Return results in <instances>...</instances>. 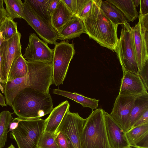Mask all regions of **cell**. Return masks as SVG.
I'll return each mask as SVG.
<instances>
[{"instance_id":"cell-1","label":"cell","mask_w":148,"mask_h":148,"mask_svg":"<svg viewBox=\"0 0 148 148\" xmlns=\"http://www.w3.org/2000/svg\"><path fill=\"white\" fill-rule=\"evenodd\" d=\"M14 113L22 119L41 118L50 114L53 109L52 98L26 87L15 97L12 104Z\"/></svg>"},{"instance_id":"cell-2","label":"cell","mask_w":148,"mask_h":148,"mask_svg":"<svg viewBox=\"0 0 148 148\" xmlns=\"http://www.w3.org/2000/svg\"><path fill=\"white\" fill-rule=\"evenodd\" d=\"M101 1L95 0L90 14L82 21L86 34L101 46L114 51L119 40L118 26L113 24L100 10Z\"/></svg>"},{"instance_id":"cell-3","label":"cell","mask_w":148,"mask_h":148,"mask_svg":"<svg viewBox=\"0 0 148 148\" xmlns=\"http://www.w3.org/2000/svg\"><path fill=\"white\" fill-rule=\"evenodd\" d=\"M105 112L102 108L96 109L86 119L80 137L81 148H111L106 128Z\"/></svg>"},{"instance_id":"cell-4","label":"cell","mask_w":148,"mask_h":148,"mask_svg":"<svg viewBox=\"0 0 148 148\" xmlns=\"http://www.w3.org/2000/svg\"><path fill=\"white\" fill-rule=\"evenodd\" d=\"M17 127L11 131L10 137L16 141L18 148H38L44 128V120L41 118L22 119L18 118Z\"/></svg>"},{"instance_id":"cell-5","label":"cell","mask_w":148,"mask_h":148,"mask_svg":"<svg viewBox=\"0 0 148 148\" xmlns=\"http://www.w3.org/2000/svg\"><path fill=\"white\" fill-rule=\"evenodd\" d=\"M121 26L120 37L114 51L116 53L123 72L127 71L138 75L132 28L127 22Z\"/></svg>"},{"instance_id":"cell-6","label":"cell","mask_w":148,"mask_h":148,"mask_svg":"<svg viewBox=\"0 0 148 148\" xmlns=\"http://www.w3.org/2000/svg\"><path fill=\"white\" fill-rule=\"evenodd\" d=\"M27 87L45 95H49L53 83V62H32L26 60Z\"/></svg>"},{"instance_id":"cell-7","label":"cell","mask_w":148,"mask_h":148,"mask_svg":"<svg viewBox=\"0 0 148 148\" xmlns=\"http://www.w3.org/2000/svg\"><path fill=\"white\" fill-rule=\"evenodd\" d=\"M75 53L74 44L67 41L57 42L53 49V83L62 84L71 61Z\"/></svg>"},{"instance_id":"cell-8","label":"cell","mask_w":148,"mask_h":148,"mask_svg":"<svg viewBox=\"0 0 148 148\" xmlns=\"http://www.w3.org/2000/svg\"><path fill=\"white\" fill-rule=\"evenodd\" d=\"M23 4V19L44 41L47 43L55 45L58 39V35L51 23L39 15L27 0L24 1Z\"/></svg>"},{"instance_id":"cell-9","label":"cell","mask_w":148,"mask_h":148,"mask_svg":"<svg viewBox=\"0 0 148 148\" xmlns=\"http://www.w3.org/2000/svg\"><path fill=\"white\" fill-rule=\"evenodd\" d=\"M85 121L77 112H71L69 109L56 132L60 131L65 135L71 148H81L80 137Z\"/></svg>"},{"instance_id":"cell-10","label":"cell","mask_w":148,"mask_h":148,"mask_svg":"<svg viewBox=\"0 0 148 148\" xmlns=\"http://www.w3.org/2000/svg\"><path fill=\"white\" fill-rule=\"evenodd\" d=\"M21 34L18 31L11 38L4 40L0 47L2 83L7 81L11 66L14 59L22 54L21 43Z\"/></svg>"},{"instance_id":"cell-11","label":"cell","mask_w":148,"mask_h":148,"mask_svg":"<svg viewBox=\"0 0 148 148\" xmlns=\"http://www.w3.org/2000/svg\"><path fill=\"white\" fill-rule=\"evenodd\" d=\"M27 61L32 62H49L53 60V49L39 39L34 33L30 34L27 47L23 56Z\"/></svg>"},{"instance_id":"cell-12","label":"cell","mask_w":148,"mask_h":148,"mask_svg":"<svg viewBox=\"0 0 148 148\" xmlns=\"http://www.w3.org/2000/svg\"><path fill=\"white\" fill-rule=\"evenodd\" d=\"M137 96L119 95L115 100L112 111L110 114L125 132L129 130L130 113Z\"/></svg>"},{"instance_id":"cell-13","label":"cell","mask_w":148,"mask_h":148,"mask_svg":"<svg viewBox=\"0 0 148 148\" xmlns=\"http://www.w3.org/2000/svg\"><path fill=\"white\" fill-rule=\"evenodd\" d=\"M105 123L107 135L111 148H129L130 147L125 132L106 112Z\"/></svg>"},{"instance_id":"cell-14","label":"cell","mask_w":148,"mask_h":148,"mask_svg":"<svg viewBox=\"0 0 148 148\" xmlns=\"http://www.w3.org/2000/svg\"><path fill=\"white\" fill-rule=\"evenodd\" d=\"M123 73L119 95L138 96L147 92L138 75L127 71Z\"/></svg>"},{"instance_id":"cell-15","label":"cell","mask_w":148,"mask_h":148,"mask_svg":"<svg viewBox=\"0 0 148 148\" xmlns=\"http://www.w3.org/2000/svg\"><path fill=\"white\" fill-rule=\"evenodd\" d=\"M132 28L133 43L139 73L148 60V45L141 35L139 23Z\"/></svg>"},{"instance_id":"cell-16","label":"cell","mask_w":148,"mask_h":148,"mask_svg":"<svg viewBox=\"0 0 148 148\" xmlns=\"http://www.w3.org/2000/svg\"><path fill=\"white\" fill-rule=\"evenodd\" d=\"M70 106L69 101L66 100L53 108L48 117L44 120L43 132L55 134Z\"/></svg>"},{"instance_id":"cell-17","label":"cell","mask_w":148,"mask_h":148,"mask_svg":"<svg viewBox=\"0 0 148 148\" xmlns=\"http://www.w3.org/2000/svg\"><path fill=\"white\" fill-rule=\"evenodd\" d=\"M58 39L67 40L80 36L86 33L84 25L80 18L74 16L58 32Z\"/></svg>"},{"instance_id":"cell-18","label":"cell","mask_w":148,"mask_h":148,"mask_svg":"<svg viewBox=\"0 0 148 148\" xmlns=\"http://www.w3.org/2000/svg\"><path fill=\"white\" fill-rule=\"evenodd\" d=\"M73 16L62 0H60L56 8L50 15L51 24L58 32Z\"/></svg>"},{"instance_id":"cell-19","label":"cell","mask_w":148,"mask_h":148,"mask_svg":"<svg viewBox=\"0 0 148 148\" xmlns=\"http://www.w3.org/2000/svg\"><path fill=\"white\" fill-rule=\"evenodd\" d=\"M27 87L26 75L22 77L8 81L4 84L3 89L6 105L12 107L15 97Z\"/></svg>"},{"instance_id":"cell-20","label":"cell","mask_w":148,"mask_h":148,"mask_svg":"<svg viewBox=\"0 0 148 148\" xmlns=\"http://www.w3.org/2000/svg\"><path fill=\"white\" fill-rule=\"evenodd\" d=\"M52 93L68 98L80 104L83 107L88 108L92 110L96 109L98 106L99 99L88 98L75 92L54 89L52 90Z\"/></svg>"},{"instance_id":"cell-21","label":"cell","mask_w":148,"mask_h":148,"mask_svg":"<svg viewBox=\"0 0 148 148\" xmlns=\"http://www.w3.org/2000/svg\"><path fill=\"white\" fill-rule=\"evenodd\" d=\"M100 9L102 12L113 24L117 26L127 22L125 16L115 6L107 0H102Z\"/></svg>"},{"instance_id":"cell-22","label":"cell","mask_w":148,"mask_h":148,"mask_svg":"<svg viewBox=\"0 0 148 148\" xmlns=\"http://www.w3.org/2000/svg\"><path fill=\"white\" fill-rule=\"evenodd\" d=\"M148 110V93L136 97L130 113L129 129L132 128L139 118Z\"/></svg>"},{"instance_id":"cell-23","label":"cell","mask_w":148,"mask_h":148,"mask_svg":"<svg viewBox=\"0 0 148 148\" xmlns=\"http://www.w3.org/2000/svg\"><path fill=\"white\" fill-rule=\"evenodd\" d=\"M118 9L124 15L127 21L133 22L138 17V14L133 0H107Z\"/></svg>"},{"instance_id":"cell-24","label":"cell","mask_w":148,"mask_h":148,"mask_svg":"<svg viewBox=\"0 0 148 148\" xmlns=\"http://www.w3.org/2000/svg\"><path fill=\"white\" fill-rule=\"evenodd\" d=\"M26 60L22 54L16 57L11 66L8 73V81L23 77L27 73Z\"/></svg>"},{"instance_id":"cell-25","label":"cell","mask_w":148,"mask_h":148,"mask_svg":"<svg viewBox=\"0 0 148 148\" xmlns=\"http://www.w3.org/2000/svg\"><path fill=\"white\" fill-rule=\"evenodd\" d=\"M9 111H3L0 113V148L4 147L7 140L8 129L13 119L12 114Z\"/></svg>"},{"instance_id":"cell-26","label":"cell","mask_w":148,"mask_h":148,"mask_svg":"<svg viewBox=\"0 0 148 148\" xmlns=\"http://www.w3.org/2000/svg\"><path fill=\"white\" fill-rule=\"evenodd\" d=\"M7 16L13 20L23 18V3L21 0H3Z\"/></svg>"},{"instance_id":"cell-27","label":"cell","mask_w":148,"mask_h":148,"mask_svg":"<svg viewBox=\"0 0 148 148\" xmlns=\"http://www.w3.org/2000/svg\"><path fill=\"white\" fill-rule=\"evenodd\" d=\"M17 23L11 18L6 16L0 24V32H1L4 40L11 38L18 32Z\"/></svg>"},{"instance_id":"cell-28","label":"cell","mask_w":148,"mask_h":148,"mask_svg":"<svg viewBox=\"0 0 148 148\" xmlns=\"http://www.w3.org/2000/svg\"><path fill=\"white\" fill-rule=\"evenodd\" d=\"M148 133V124L132 127L125 135L131 147H132L138 141Z\"/></svg>"},{"instance_id":"cell-29","label":"cell","mask_w":148,"mask_h":148,"mask_svg":"<svg viewBox=\"0 0 148 148\" xmlns=\"http://www.w3.org/2000/svg\"><path fill=\"white\" fill-rule=\"evenodd\" d=\"M50 0H27L36 12L47 22L51 23L47 9Z\"/></svg>"},{"instance_id":"cell-30","label":"cell","mask_w":148,"mask_h":148,"mask_svg":"<svg viewBox=\"0 0 148 148\" xmlns=\"http://www.w3.org/2000/svg\"><path fill=\"white\" fill-rule=\"evenodd\" d=\"M55 137V133L43 132L39 140L38 148H59Z\"/></svg>"},{"instance_id":"cell-31","label":"cell","mask_w":148,"mask_h":148,"mask_svg":"<svg viewBox=\"0 0 148 148\" xmlns=\"http://www.w3.org/2000/svg\"><path fill=\"white\" fill-rule=\"evenodd\" d=\"M138 18L141 35L146 44L148 45V14L143 16L139 14Z\"/></svg>"},{"instance_id":"cell-32","label":"cell","mask_w":148,"mask_h":148,"mask_svg":"<svg viewBox=\"0 0 148 148\" xmlns=\"http://www.w3.org/2000/svg\"><path fill=\"white\" fill-rule=\"evenodd\" d=\"M95 1V0H88L81 12L76 16L82 21L86 18L91 12Z\"/></svg>"},{"instance_id":"cell-33","label":"cell","mask_w":148,"mask_h":148,"mask_svg":"<svg viewBox=\"0 0 148 148\" xmlns=\"http://www.w3.org/2000/svg\"><path fill=\"white\" fill-rule=\"evenodd\" d=\"M55 140L59 148H71L67 138L61 131L55 133Z\"/></svg>"},{"instance_id":"cell-34","label":"cell","mask_w":148,"mask_h":148,"mask_svg":"<svg viewBox=\"0 0 148 148\" xmlns=\"http://www.w3.org/2000/svg\"><path fill=\"white\" fill-rule=\"evenodd\" d=\"M148 60L146 62L145 65L140 72L138 75L142 81L146 90H148Z\"/></svg>"},{"instance_id":"cell-35","label":"cell","mask_w":148,"mask_h":148,"mask_svg":"<svg viewBox=\"0 0 148 148\" xmlns=\"http://www.w3.org/2000/svg\"><path fill=\"white\" fill-rule=\"evenodd\" d=\"M132 147L135 148H148V133L139 139Z\"/></svg>"},{"instance_id":"cell-36","label":"cell","mask_w":148,"mask_h":148,"mask_svg":"<svg viewBox=\"0 0 148 148\" xmlns=\"http://www.w3.org/2000/svg\"><path fill=\"white\" fill-rule=\"evenodd\" d=\"M148 124V110H147L138 119L133 127Z\"/></svg>"},{"instance_id":"cell-37","label":"cell","mask_w":148,"mask_h":148,"mask_svg":"<svg viewBox=\"0 0 148 148\" xmlns=\"http://www.w3.org/2000/svg\"><path fill=\"white\" fill-rule=\"evenodd\" d=\"M73 16H75L76 0H62Z\"/></svg>"},{"instance_id":"cell-38","label":"cell","mask_w":148,"mask_h":148,"mask_svg":"<svg viewBox=\"0 0 148 148\" xmlns=\"http://www.w3.org/2000/svg\"><path fill=\"white\" fill-rule=\"evenodd\" d=\"M140 15L143 16L148 14V0H140Z\"/></svg>"},{"instance_id":"cell-39","label":"cell","mask_w":148,"mask_h":148,"mask_svg":"<svg viewBox=\"0 0 148 148\" xmlns=\"http://www.w3.org/2000/svg\"><path fill=\"white\" fill-rule=\"evenodd\" d=\"M88 0H76V7L75 16H76L81 12Z\"/></svg>"},{"instance_id":"cell-40","label":"cell","mask_w":148,"mask_h":148,"mask_svg":"<svg viewBox=\"0 0 148 148\" xmlns=\"http://www.w3.org/2000/svg\"><path fill=\"white\" fill-rule=\"evenodd\" d=\"M60 0H50L47 9V13L50 16L56 8Z\"/></svg>"},{"instance_id":"cell-41","label":"cell","mask_w":148,"mask_h":148,"mask_svg":"<svg viewBox=\"0 0 148 148\" xmlns=\"http://www.w3.org/2000/svg\"><path fill=\"white\" fill-rule=\"evenodd\" d=\"M3 0H0V24L4 18L7 16L5 9L3 6Z\"/></svg>"},{"instance_id":"cell-42","label":"cell","mask_w":148,"mask_h":148,"mask_svg":"<svg viewBox=\"0 0 148 148\" xmlns=\"http://www.w3.org/2000/svg\"><path fill=\"white\" fill-rule=\"evenodd\" d=\"M18 124V121L16 118L13 119L12 121L10 123L9 126L8 132L12 131L15 129L17 127Z\"/></svg>"},{"instance_id":"cell-43","label":"cell","mask_w":148,"mask_h":148,"mask_svg":"<svg viewBox=\"0 0 148 148\" xmlns=\"http://www.w3.org/2000/svg\"><path fill=\"white\" fill-rule=\"evenodd\" d=\"M4 40V38L2 35L1 32H0V47L2 42ZM0 81L2 83L3 78L1 72V59L0 53Z\"/></svg>"},{"instance_id":"cell-44","label":"cell","mask_w":148,"mask_h":148,"mask_svg":"<svg viewBox=\"0 0 148 148\" xmlns=\"http://www.w3.org/2000/svg\"><path fill=\"white\" fill-rule=\"evenodd\" d=\"M0 106L2 107L7 106L5 97L0 92Z\"/></svg>"},{"instance_id":"cell-45","label":"cell","mask_w":148,"mask_h":148,"mask_svg":"<svg viewBox=\"0 0 148 148\" xmlns=\"http://www.w3.org/2000/svg\"><path fill=\"white\" fill-rule=\"evenodd\" d=\"M135 6L136 7H138L140 4V0H133Z\"/></svg>"},{"instance_id":"cell-46","label":"cell","mask_w":148,"mask_h":148,"mask_svg":"<svg viewBox=\"0 0 148 148\" xmlns=\"http://www.w3.org/2000/svg\"><path fill=\"white\" fill-rule=\"evenodd\" d=\"M8 148H15V147L12 144H11Z\"/></svg>"},{"instance_id":"cell-47","label":"cell","mask_w":148,"mask_h":148,"mask_svg":"<svg viewBox=\"0 0 148 148\" xmlns=\"http://www.w3.org/2000/svg\"><path fill=\"white\" fill-rule=\"evenodd\" d=\"M130 148H133L132 147H130Z\"/></svg>"},{"instance_id":"cell-48","label":"cell","mask_w":148,"mask_h":148,"mask_svg":"<svg viewBox=\"0 0 148 148\" xmlns=\"http://www.w3.org/2000/svg\"><path fill=\"white\" fill-rule=\"evenodd\" d=\"M130 147H129V148H130Z\"/></svg>"}]
</instances>
